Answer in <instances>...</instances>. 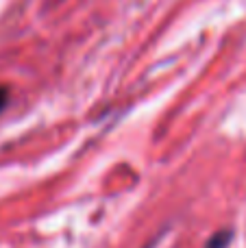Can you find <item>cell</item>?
Returning a JSON list of instances; mask_svg holds the SVG:
<instances>
[{
    "instance_id": "obj_1",
    "label": "cell",
    "mask_w": 246,
    "mask_h": 248,
    "mask_svg": "<svg viewBox=\"0 0 246 248\" xmlns=\"http://www.w3.org/2000/svg\"><path fill=\"white\" fill-rule=\"evenodd\" d=\"M231 240H233V231L222 229V231H216L212 237H209L207 244H205V248H229Z\"/></svg>"
},
{
    "instance_id": "obj_2",
    "label": "cell",
    "mask_w": 246,
    "mask_h": 248,
    "mask_svg": "<svg viewBox=\"0 0 246 248\" xmlns=\"http://www.w3.org/2000/svg\"><path fill=\"white\" fill-rule=\"evenodd\" d=\"M7 105H9V90L4 85H0V113L4 111Z\"/></svg>"
}]
</instances>
